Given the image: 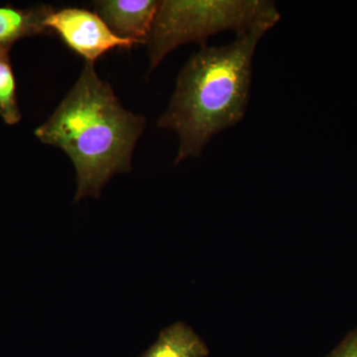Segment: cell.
Returning <instances> with one entry per match:
<instances>
[{
    "label": "cell",
    "mask_w": 357,
    "mask_h": 357,
    "mask_svg": "<svg viewBox=\"0 0 357 357\" xmlns=\"http://www.w3.org/2000/svg\"><path fill=\"white\" fill-rule=\"evenodd\" d=\"M145 124L144 117L122 107L110 84L96 75L93 63L86 62L76 84L35 135L72 160L77 183L75 202H79L100 198L114 175L130 172Z\"/></svg>",
    "instance_id": "6da1fadb"
},
{
    "label": "cell",
    "mask_w": 357,
    "mask_h": 357,
    "mask_svg": "<svg viewBox=\"0 0 357 357\" xmlns=\"http://www.w3.org/2000/svg\"><path fill=\"white\" fill-rule=\"evenodd\" d=\"M268 31L236 35L222 46H201L182 68L171 102L157 122L160 128L178 134L176 165L198 158L213 137L243 121L255 50Z\"/></svg>",
    "instance_id": "7a4b0ae2"
},
{
    "label": "cell",
    "mask_w": 357,
    "mask_h": 357,
    "mask_svg": "<svg viewBox=\"0 0 357 357\" xmlns=\"http://www.w3.org/2000/svg\"><path fill=\"white\" fill-rule=\"evenodd\" d=\"M280 13L269 0H165L160 1L148 38L149 73L168 54L188 43L206 45L223 31L236 35L257 29L270 30Z\"/></svg>",
    "instance_id": "3957f363"
},
{
    "label": "cell",
    "mask_w": 357,
    "mask_h": 357,
    "mask_svg": "<svg viewBox=\"0 0 357 357\" xmlns=\"http://www.w3.org/2000/svg\"><path fill=\"white\" fill-rule=\"evenodd\" d=\"M46 26L57 33L70 50L93 64L112 49H131L137 45L132 40L116 36L98 13L86 9H53L47 17Z\"/></svg>",
    "instance_id": "277c9868"
},
{
    "label": "cell",
    "mask_w": 357,
    "mask_h": 357,
    "mask_svg": "<svg viewBox=\"0 0 357 357\" xmlns=\"http://www.w3.org/2000/svg\"><path fill=\"white\" fill-rule=\"evenodd\" d=\"M160 1L156 0H100L93 2L96 13L121 38L146 44Z\"/></svg>",
    "instance_id": "5b68a950"
},
{
    "label": "cell",
    "mask_w": 357,
    "mask_h": 357,
    "mask_svg": "<svg viewBox=\"0 0 357 357\" xmlns=\"http://www.w3.org/2000/svg\"><path fill=\"white\" fill-rule=\"evenodd\" d=\"M52 10L46 6L31 9L0 7V52H9L15 42L25 37L51 33L46 20Z\"/></svg>",
    "instance_id": "8992f818"
},
{
    "label": "cell",
    "mask_w": 357,
    "mask_h": 357,
    "mask_svg": "<svg viewBox=\"0 0 357 357\" xmlns=\"http://www.w3.org/2000/svg\"><path fill=\"white\" fill-rule=\"evenodd\" d=\"M210 349L198 333L184 323L167 326L140 357H208Z\"/></svg>",
    "instance_id": "52a82bcc"
},
{
    "label": "cell",
    "mask_w": 357,
    "mask_h": 357,
    "mask_svg": "<svg viewBox=\"0 0 357 357\" xmlns=\"http://www.w3.org/2000/svg\"><path fill=\"white\" fill-rule=\"evenodd\" d=\"M0 117L9 126L21 121L16 98V82L9 60V52H0Z\"/></svg>",
    "instance_id": "ba28073f"
},
{
    "label": "cell",
    "mask_w": 357,
    "mask_h": 357,
    "mask_svg": "<svg viewBox=\"0 0 357 357\" xmlns=\"http://www.w3.org/2000/svg\"><path fill=\"white\" fill-rule=\"evenodd\" d=\"M326 357H357V326Z\"/></svg>",
    "instance_id": "9c48e42d"
}]
</instances>
